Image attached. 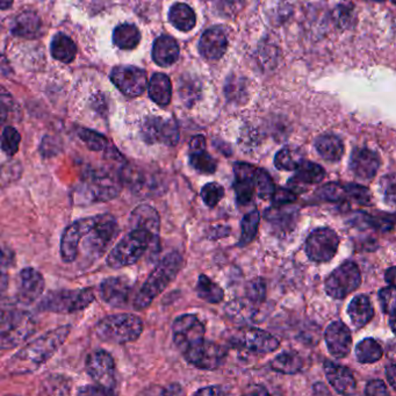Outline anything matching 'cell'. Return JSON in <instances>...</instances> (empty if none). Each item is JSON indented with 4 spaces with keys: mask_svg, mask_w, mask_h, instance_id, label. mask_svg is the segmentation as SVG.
<instances>
[{
    "mask_svg": "<svg viewBox=\"0 0 396 396\" xmlns=\"http://www.w3.org/2000/svg\"><path fill=\"white\" fill-rule=\"evenodd\" d=\"M326 344L331 356L335 358H344L350 354L352 345V335L347 324L336 321L328 326L324 333Z\"/></svg>",
    "mask_w": 396,
    "mask_h": 396,
    "instance_id": "44dd1931",
    "label": "cell"
},
{
    "mask_svg": "<svg viewBox=\"0 0 396 396\" xmlns=\"http://www.w3.org/2000/svg\"><path fill=\"white\" fill-rule=\"evenodd\" d=\"M340 240L330 228H317L306 240V254L314 263H328L336 256Z\"/></svg>",
    "mask_w": 396,
    "mask_h": 396,
    "instance_id": "7c38bea8",
    "label": "cell"
},
{
    "mask_svg": "<svg viewBox=\"0 0 396 396\" xmlns=\"http://www.w3.org/2000/svg\"><path fill=\"white\" fill-rule=\"evenodd\" d=\"M316 195L323 202L356 206L371 205L372 200L369 188L358 184L329 182L318 188Z\"/></svg>",
    "mask_w": 396,
    "mask_h": 396,
    "instance_id": "30bf717a",
    "label": "cell"
},
{
    "mask_svg": "<svg viewBox=\"0 0 396 396\" xmlns=\"http://www.w3.org/2000/svg\"><path fill=\"white\" fill-rule=\"evenodd\" d=\"M142 137L149 144L162 143L166 146H175L178 143L179 130L173 120L151 116L143 123L141 129Z\"/></svg>",
    "mask_w": 396,
    "mask_h": 396,
    "instance_id": "e0dca14e",
    "label": "cell"
},
{
    "mask_svg": "<svg viewBox=\"0 0 396 396\" xmlns=\"http://www.w3.org/2000/svg\"><path fill=\"white\" fill-rule=\"evenodd\" d=\"M170 23L182 32H190L195 26V14L186 4H175L168 13Z\"/></svg>",
    "mask_w": 396,
    "mask_h": 396,
    "instance_id": "d590c367",
    "label": "cell"
},
{
    "mask_svg": "<svg viewBox=\"0 0 396 396\" xmlns=\"http://www.w3.org/2000/svg\"><path fill=\"white\" fill-rule=\"evenodd\" d=\"M50 51L54 58L60 62H73L76 57V44L66 34L58 33L54 37L50 46Z\"/></svg>",
    "mask_w": 396,
    "mask_h": 396,
    "instance_id": "e575fe53",
    "label": "cell"
},
{
    "mask_svg": "<svg viewBox=\"0 0 396 396\" xmlns=\"http://www.w3.org/2000/svg\"><path fill=\"white\" fill-rule=\"evenodd\" d=\"M12 33L23 39H37L42 30V21L34 12H23L14 19Z\"/></svg>",
    "mask_w": 396,
    "mask_h": 396,
    "instance_id": "f1b7e54d",
    "label": "cell"
},
{
    "mask_svg": "<svg viewBox=\"0 0 396 396\" xmlns=\"http://www.w3.org/2000/svg\"><path fill=\"white\" fill-rule=\"evenodd\" d=\"M231 342L236 347L256 354H271L280 345V342L273 335L257 328H247L238 331Z\"/></svg>",
    "mask_w": 396,
    "mask_h": 396,
    "instance_id": "5bb4252c",
    "label": "cell"
},
{
    "mask_svg": "<svg viewBox=\"0 0 396 396\" xmlns=\"http://www.w3.org/2000/svg\"><path fill=\"white\" fill-rule=\"evenodd\" d=\"M123 188L120 173L105 170H89L75 191L77 204L107 202L116 199Z\"/></svg>",
    "mask_w": 396,
    "mask_h": 396,
    "instance_id": "277c9868",
    "label": "cell"
},
{
    "mask_svg": "<svg viewBox=\"0 0 396 396\" xmlns=\"http://www.w3.org/2000/svg\"><path fill=\"white\" fill-rule=\"evenodd\" d=\"M257 168L249 163L238 162L234 166V190L238 205L250 204L256 193Z\"/></svg>",
    "mask_w": 396,
    "mask_h": 396,
    "instance_id": "d6986e66",
    "label": "cell"
},
{
    "mask_svg": "<svg viewBox=\"0 0 396 396\" xmlns=\"http://www.w3.org/2000/svg\"><path fill=\"white\" fill-rule=\"evenodd\" d=\"M129 225L132 228H142L159 236L161 218L154 207L149 205H140L132 211L129 218Z\"/></svg>",
    "mask_w": 396,
    "mask_h": 396,
    "instance_id": "4316f807",
    "label": "cell"
},
{
    "mask_svg": "<svg viewBox=\"0 0 396 396\" xmlns=\"http://www.w3.org/2000/svg\"><path fill=\"white\" fill-rule=\"evenodd\" d=\"M111 80L128 97L141 96L148 86L146 71L136 66H116L111 73Z\"/></svg>",
    "mask_w": 396,
    "mask_h": 396,
    "instance_id": "2e32d148",
    "label": "cell"
},
{
    "mask_svg": "<svg viewBox=\"0 0 396 396\" xmlns=\"http://www.w3.org/2000/svg\"><path fill=\"white\" fill-rule=\"evenodd\" d=\"M16 264V254L12 249L0 245V268H8Z\"/></svg>",
    "mask_w": 396,
    "mask_h": 396,
    "instance_id": "11a10c76",
    "label": "cell"
},
{
    "mask_svg": "<svg viewBox=\"0 0 396 396\" xmlns=\"http://www.w3.org/2000/svg\"><path fill=\"white\" fill-rule=\"evenodd\" d=\"M190 164L202 175H213L218 168V162L206 150V139L197 135L190 142Z\"/></svg>",
    "mask_w": 396,
    "mask_h": 396,
    "instance_id": "cb8c5ba5",
    "label": "cell"
},
{
    "mask_svg": "<svg viewBox=\"0 0 396 396\" xmlns=\"http://www.w3.org/2000/svg\"><path fill=\"white\" fill-rule=\"evenodd\" d=\"M13 4V0H0V10H7Z\"/></svg>",
    "mask_w": 396,
    "mask_h": 396,
    "instance_id": "e7e4bbea",
    "label": "cell"
},
{
    "mask_svg": "<svg viewBox=\"0 0 396 396\" xmlns=\"http://www.w3.org/2000/svg\"><path fill=\"white\" fill-rule=\"evenodd\" d=\"M70 380L66 376H53L47 378L43 385V393L46 394H69Z\"/></svg>",
    "mask_w": 396,
    "mask_h": 396,
    "instance_id": "bcb514c9",
    "label": "cell"
},
{
    "mask_svg": "<svg viewBox=\"0 0 396 396\" xmlns=\"http://www.w3.org/2000/svg\"><path fill=\"white\" fill-rule=\"evenodd\" d=\"M149 96L159 106H168L171 101V80L164 73H155L149 83Z\"/></svg>",
    "mask_w": 396,
    "mask_h": 396,
    "instance_id": "d6a6232c",
    "label": "cell"
},
{
    "mask_svg": "<svg viewBox=\"0 0 396 396\" xmlns=\"http://www.w3.org/2000/svg\"><path fill=\"white\" fill-rule=\"evenodd\" d=\"M199 92H200L199 86L195 84L188 83L180 85V97L185 103H188V105H193L192 103H194V97H198Z\"/></svg>",
    "mask_w": 396,
    "mask_h": 396,
    "instance_id": "db71d44e",
    "label": "cell"
},
{
    "mask_svg": "<svg viewBox=\"0 0 396 396\" xmlns=\"http://www.w3.org/2000/svg\"><path fill=\"white\" fill-rule=\"evenodd\" d=\"M132 293V285L125 277L106 278L99 286V294L106 304L114 308L125 307Z\"/></svg>",
    "mask_w": 396,
    "mask_h": 396,
    "instance_id": "ffe728a7",
    "label": "cell"
},
{
    "mask_svg": "<svg viewBox=\"0 0 396 396\" xmlns=\"http://www.w3.org/2000/svg\"><path fill=\"white\" fill-rule=\"evenodd\" d=\"M365 394L369 396H386L390 395L386 383L383 380H371L365 388Z\"/></svg>",
    "mask_w": 396,
    "mask_h": 396,
    "instance_id": "816d5d0a",
    "label": "cell"
},
{
    "mask_svg": "<svg viewBox=\"0 0 396 396\" xmlns=\"http://www.w3.org/2000/svg\"><path fill=\"white\" fill-rule=\"evenodd\" d=\"M261 221V215L257 209H252L243 216L241 222V238L238 245L243 248L254 241L258 233V225Z\"/></svg>",
    "mask_w": 396,
    "mask_h": 396,
    "instance_id": "60d3db41",
    "label": "cell"
},
{
    "mask_svg": "<svg viewBox=\"0 0 396 396\" xmlns=\"http://www.w3.org/2000/svg\"><path fill=\"white\" fill-rule=\"evenodd\" d=\"M271 369L283 374L299 373L304 367V359L295 352H283L271 360Z\"/></svg>",
    "mask_w": 396,
    "mask_h": 396,
    "instance_id": "8d00e7d4",
    "label": "cell"
},
{
    "mask_svg": "<svg viewBox=\"0 0 396 396\" xmlns=\"http://www.w3.org/2000/svg\"><path fill=\"white\" fill-rule=\"evenodd\" d=\"M202 198L209 209H214L225 197V188L218 182H209L202 188Z\"/></svg>",
    "mask_w": 396,
    "mask_h": 396,
    "instance_id": "f6af8a7d",
    "label": "cell"
},
{
    "mask_svg": "<svg viewBox=\"0 0 396 396\" xmlns=\"http://www.w3.org/2000/svg\"><path fill=\"white\" fill-rule=\"evenodd\" d=\"M119 234L116 218L99 214L80 218L66 227L61 238V258L71 264L78 258L93 263L103 257Z\"/></svg>",
    "mask_w": 396,
    "mask_h": 396,
    "instance_id": "6da1fadb",
    "label": "cell"
},
{
    "mask_svg": "<svg viewBox=\"0 0 396 396\" xmlns=\"http://www.w3.org/2000/svg\"><path fill=\"white\" fill-rule=\"evenodd\" d=\"M206 329L202 321L193 314L177 317L172 324L173 342L182 354L205 340Z\"/></svg>",
    "mask_w": 396,
    "mask_h": 396,
    "instance_id": "8fae6325",
    "label": "cell"
},
{
    "mask_svg": "<svg viewBox=\"0 0 396 396\" xmlns=\"http://www.w3.org/2000/svg\"><path fill=\"white\" fill-rule=\"evenodd\" d=\"M304 161V154L299 148L285 147L274 157V166L280 171H295Z\"/></svg>",
    "mask_w": 396,
    "mask_h": 396,
    "instance_id": "f35d334b",
    "label": "cell"
},
{
    "mask_svg": "<svg viewBox=\"0 0 396 396\" xmlns=\"http://www.w3.org/2000/svg\"><path fill=\"white\" fill-rule=\"evenodd\" d=\"M314 390H315V393L316 394H329V390H326V386L324 385H321V383H317L314 386Z\"/></svg>",
    "mask_w": 396,
    "mask_h": 396,
    "instance_id": "03108f58",
    "label": "cell"
},
{
    "mask_svg": "<svg viewBox=\"0 0 396 396\" xmlns=\"http://www.w3.org/2000/svg\"><path fill=\"white\" fill-rule=\"evenodd\" d=\"M144 324L134 314H116L104 317L97 323L96 335L105 343L127 344L135 342L142 335Z\"/></svg>",
    "mask_w": 396,
    "mask_h": 396,
    "instance_id": "52a82bcc",
    "label": "cell"
},
{
    "mask_svg": "<svg viewBox=\"0 0 396 396\" xmlns=\"http://www.w3.org/2000/svg\"><path fill=\"white\" fill-rule=\"evenodd\" d=\"M188 363L200 370L213 371L221 366L227 357V350L211 340H202L182 354Z\"/></svg>",
    "mask_w": 396,
    "mask_h": 396,
    "instance_id": "9a60e30c",
    "label": "cell"
},
{
    "mask_svg": "<svg viewBox=\"0 0 396 396\" xmlns=\"http://www.w3.org/2000/svg\"><path fill=\"white\" fill-rule=\"evenodd\" d=\"M78 136L84 144L92 151H103L109 147V141L105 136L91 129L80 128L78 130Z\"/></svg>",
    "mask_w": 396,
    "mask_h": 396,
    "instance_id": "7bdbcfd3",
    "label": "cell"
},
{
    "mask_svg": "<svg viewBox=\"0 0 396 396\" xmlns=\"http://www.w3.org/2000/svg\"><path fill=\"white\" fill-rule=\"evenodd\" d=\"M46 288L42 273L33 268H25L18 277L17 299L20 304H32L37 302Z\"/></svg>",
    "mask_w": 396,
    "mask_h": 396,
    "instance_id": "ac0fdd59",
    "label": "cell"
},
{
    "mask_svg": "<svg viewBox=\"0 0 396 396\" xmlns=\"http://www.w3.org/2000/svg\"><path fill=\"white\" fill-rule=\"evenodd\" d=\"M360 284L361 273L359 266L354 261H347L328 276L324 283V290L329 297L340 300L357 291Z\"/></svg>",
    "mask_w": 396,
    "mask_h": 396,
    "instance_id": "9c48e42d",
    "label": "cell"
},
{
    "mask_svg": "<svg viewBox=\"0 0 396 396\" xmlns=\"http://www.w3.org/2000/svg\"><path fill=\"white\" fill-rule=\"evenodd\" d=\"M379 300L383 307V311L386 314L395 311V287L381 288L379 292Z\"/></svg>",
    "mask_w": 396,
    "mask_h": 396,
    "instance_id": "c3c4849f",
    "label": "cell"
},
{
    "mask_svg": "<svg viewBox=\"0 0 396 396\" xmlns=\"http://www.w3.org/2000/svg\"><path fill=\"white\" fill-rule=\"evenodd\" d=\"M159 236H156L146 229L132 228V230L109 251L106 258V264L114 270L136 264L149 248L159 243Z\"/></svg>",
    "mask_w": 396,
    "mask_h": 396,
    "instance_id": "8992f818",
    "label": "cell"
},
{
    "mask_svg": "<svg viewBox=\"0 0 396 396\" xmlns=\"http://www.w3.org/2000/svg\"><path fill=\"white\" fill-rule=\"evenodd\" d=\"M78 395H114V390H107L105 387L99 386V385H87V386H82L80 390H77Z\"/></svg>",
    "mask_w": 396,
    "mask_h": 396,
    "instance_id": "f5cc1de1",
    "label": "cell"
},
{
    "mask_svg": "<svg viewBox=\"0 0 396 396\" xmlns=\"http://www.w3.org/2000/svg\"><path fill=\"white\" fill-rule=\"evenodd\" d=\"M381 186V192H383L385 200L387 204L390 206H394L395 204V175H390L383 177L380 182Z\"/></svg>",
    "mask_w": 396,
    "mask_h": 396,
    "instance_id": "f907efd6",
    "label": "cell"
},
{
    "mask_svg": "<svg viewBox=\"0 0 396 396\" xmlns=\"http://www.w3.org/2000/svg\"><path fill=\"white\" fill-rule=\"evenodd\" d=\"M7 112H8V106L0 104V132H1V128H3L5 123H6Z\"/></svg>",
    "mask_w": 396,
    "mask_h": 396,
    "instance_id": "6125c7cd",
    "label": "cell"
},
{
    "mask_svg": "<svg viewBox=\"0 0 396 396\" xmlns=\"http://www.w3.org/2000/svg\"><path fill=\"white\" fill-rule=\"evenodd\" d=\"M386 376L387 380H388V383H390V387L395 390V379H396V367L393 363L388 365L386 369Z\"/></svg>",
    "mask_w": 396,
    "mask_h": 396,
    "instance_id": "680465c9",
    "label": "cell"
},
{
    "mask_svg": "<svg viewBox=\"0 0 396 396\" xmlns=\"http://www.w3.org/2000/svg\"><path fill=\"white\" fill-rule=\"evenodd\" d=\"M273 179L271 175L264 168H257V175H256V192L259 198L263 200H271L276 191Z\"/></svg>",
    "mask_w": 396,
    "mask_h": 396,
    "instance_id": "b9f144b4",
    "label": "cell"
},
{
    "mask_svg": "<svg viewBox=\"0 0 396 396\" xmlns=\"http://www.w3.org/2000/svg\"><path fill=\"white\" fill-rule=\"evenodd\" d=\"M182 268V254L173 251L166 254L155 270L150 273L139 293L136 294L132 306L136 311H143L152 304L156 297L166 291L168 285L175 280Z\"/></svg>",
    "mask_w": 396,
    "mask_h": 396,
    "instance_id": "3957f363",
    "label": "cell"
},
{
    "mask_svg": "<svg viewBox=\"0 0 396 396\" xmlns=\"http://www.w3.org/2000/svg\"><path fill=\"white\" fill-rule=\"evenodd\" d=\"M395 266H390L385 273V280L390 286L395 287Z\"/></svg>",
    "mask_w": 396,
    "mask_h": 396,
    "instance_id": "94428289",
    "label": "cell"
},
{
    "mask_svg": "<svg viewBox=\"0 0 396 396\" xmlns=\"http://www.w3.org/2000/svg\"><path fill=\"white\" fill-rule=\"evenodd\" d=\"M228 48V37L225 30L220 27H214L202 34L199 42V51L206 60H220Z\"/></svg>",
    "mask_w": 396,
    "mask_h": 396,
    "instance_id": "603a6c76",
    "label": "cell"
},
{
    "mask_svg": "<svg viewBox=\"0 0 396 396\" xmlns=\"http://www.w3.org/2000/svg\"><path fill=\"white\" fill-rule=\"evenodd\" d=\"M295 175L290 179L288 185L291 186V190L302 187V186L314 185L318 184L326 178V170L316 163L309 162V161H302L300 166L295 168Z\"/></svg>",
    "mask_w": 396,
    "mask_h": 396,
    "instance_id": "484cf974",
    "label": "cell"
},
{
    "mask_svg": "<svg viewBox=\"0 0 396 396\" xmlns=\"http://www.w3.org/2000/svg\"><path fill=\"white\" fill-rule=\"evenodd\" d=\"M383 356V349L374 338H365L357 344V360L361 364H373L379 361Z\"/></svg>",
    "mask_w": 396,
    "mask_h": 396,
    "instance_id": "ab89813d",
    "label": "cell"
},
{
    "mask_svg": "<svg viewBox=\"0 0 396 396\" xmlns=\"http://www.w3.org/2000/svg\"><path fill=\"white\" fill-rule=\"evenodd\" d=\"M8 288V276L0 268V297Z\"/></svg>",
    "mask_w": 396,
    "mask_h": 396,
    "instance_id": "91938a15",
    "label": "cell"
},
{
    "mask_svg": "<svg viewBox=\"0 0 396 396\" xmlns=\"http://www.w3.org/2000/svg\"><path fill=\"white\" fill-rule=\"evenodd\" d=\"M141 33L137 27L130 23H123L113 32V42L120 49L130 50L139 46Z\"/></svg>",
    "mask_w": 396,
    "mask_h": 396,
    "instance_id": "836d02e7",
    "label": "cell"
},
{
    "mask_svg": "<svg viewBox=\"0 0 396 396\" xmlns=\"http://www.w3.org/2000/svg\"><path fill=\"white\" fill-rule=\"evenodd\" d=\"M37 329V320L30 311L12 304H0V350H10L28 340Z\"/></svg>",
    "mask_w": 396,
    "mask_h": 396,
    "instance_id": "5b68a950",
    "label": "cell"
},
{
    "mask_svg": "<svg viewBox=\"0 0 396 396\" xmlns=\"http://www.w3.org/2000/svg\"><path fill=\"white\" fill-rule=\"evenodd\" d=\"M225 393H227V392L223 390V387L211 386L199 390L195 394H197V395H223V394Z\"/></svg>",
    "mask_w": 396,
    "mask_h": 396,
    "instance_id": "6f0895ef",
    "label": "cell"
},
{
    "mask_svg": "<svg viewBox=\"0 0 396 396\" xmlns=\"http://www.w3.org/2000/svg\"><path fill=\"white\" fill-rule=\"evenodd\" d=\"M390 324L392 328V331L395 333V311H390Z\"/></svg>",
    "mask_w": 396,
    "mask_h": 396,
    "instance_id": "003e7915",
    "label": "cell"
},
{
    "mask_svg": "<svg viewBox=\"0 0 396 396\" xmlns=\"http://www.w3.org/2000/svg\"><path fill=\"white\" fill-rule=\"evenodd\" d=\"M85 369L97 385L107 390H116V363L109 352L101 349L92 351L86 358Z\"/></svg>",
    "mask_w": 396,
    "mask_h": 396,
    "instance_id": "4fadbf2b",
    "label": "cell"
},
{
    "mask_svg": "<svg viewBox=\"0 0 396 396\" xmlns=\"http://www.w3.org/2000/svg\"><path fill=\"white\" fill-rule=\"evenodd\" d=\"M265 216L274 229L286 233L295 227L297 211L288 205L273 206L265 213Z\"/></svg>",
    "mask_w": 396,
    "mask_h": 396,
    "instance_id": "4dcf8cb0",
    "label": "cell"
},
{
    "mask_svg": "<svg viewBox=\"0 0 396 396\" xmlns=\"http://www.w3.org/2000/svg\"><path fill=\"white\" fill-rule=\"evenodd\" d=\"M197 293L202 300L211 304H220L225 297L223 290L206 274L199 276L198 283H197Z\"/></svg>",
    "mask_w": 396,
    "mask_h": 396,
    "instance_id": "74e56055",
    "label": "cell"
},
{
    "mask_svg": "<svg viewBox=\"0 0 396 396\" xmlns=\"http://www.w3.org/2000/svg\"><path fill=\"white\" fill-rule=\"evenodd\" d=\"M178 43L168 35L159 37L152 47V58L159 66H170L179 58Z\"/></svg>",
    "mask_w": 396,
    "mask_h": 396,
    "instance_id": "83f0119b",
    "label": "cell"
},
{
    "mask_svg": "<svg viewBox=\"0 0 396 396\" xmlns=\"http://www.w3.org/2000/svg\"><path fill=\"white\" fill-rule=\"evenodd\" d=\"M381 166L380 156L373 150L367 148H357L352 151L350 159V170L357 178L371 180L376 177Z\"/></svg>",
    "mask_w": 396,
    "mask_h": 396,
    "instance_id": "7402d4cb",
    "label": "cell"
},
{
    "mask_svg": "<svg viewBox=\"0 0 396 396\" xmlns=\"http://www.w3.org/2000/svg\"><path fill=\"white\" fill-rule=\"evenodd\" d=\"M347 314L356 328H363L370 323L374 317L373 304L367 295H357L352 299Z\"/></svg>",
    "mask_w": 396,
    "mask_h": 396,
    "instance_id": "f546056e",
    "label": "cell"
},
{
    "mask_svg": "<svg viewBox=\"0 0 396 396\" xmlns=\"http://www.w3.org/2000/svg\"><path fill=\"white\" fill-rule=\"evenodd\" d=\"M96 299L92 288L58 290L49 292L40 301L37 308L41 311L55 314H73L85 311Z\"/></svg>",
    "mask_w": 396,
    "mask_h": 396,
    "instance_id": "ba28073f",
    "label": "cell"
},
{
    "mask_svg": "<svg viewBox=\"0 0 396 396\" xmlns=\"http://www.w3.org/2000/svg\"><path fill=\"white\" fill-rule=\"evenodd\" d=\"M318 155L328 162L336 163L340 161L344 155V143L338 136L327 134L317 137L315 141Z\"/></svg>",
    "mask_w": 396,
    "mask_h": 396,
    "instance_id": "1f68e13d",
    "label": "cell"
},
{
    "mask_svg": "<svg viewBox=\"0 0 396 396\" xmlns=\"http://www.w3.org/2000/svg\"><path fill=\"white\" fill-rule=\"evenodd\" d=\"M71 330V326H62L32 340L11 357L7 363V371L13 376H23L39 370L64 345Z\"/></svg>",
    "mask_w": 396,
    "mask_h": 396,
    "instance_id": "7a4b0ae2",
    "label": "cell"
},
{
    "mask_svg": "<svg viewBox=\"0 0 396 396\" xmlns=\"http://www.w3.org/2000/svg\"><path fill=\"white\" fill-rule=\"evenodd\" d=\"M266 297V285L261 278L254 279L247 286V299L252 304H261Z\"/></svg>",
    "mask_w": 396,
    "mask_h": 396,
    "instance_id": "7dc6e473",
    "label": "cell"
},
{
    "mask_svg": "<svg viewBox=\"0 0 396 396\" xmlns=\"http://www.w3.org/2000/svg\"><path fill=\"white\" fill-rule=\"evenodd\" d=\"M182 390H180V387L178 386H170L166 387V390H163L162 394H168V395H173V394H180Z\"/></svg>",
    "mask_w": 396,
    "mask_h": 396,
    "instance_id": "be15d7a7",
    "label": "cell"
},
{
    "mask_svg": "<svg viewBox=\"0 0 396 396\" xmlns=\"http://www.w3.org/2000/svg\"><path fill=\"white\" fill-rule=\"evenodd\" d=\"M297 193L291 188L279 187L276 188L271 200L273 202V206H284L297 202Z\"/></svg>",
    "mask_w": 396,
    "mask_h": 396,
    "instance_id": "681fc988",
    "label": "cell"
},
{
    "mask_svg": "<svg viewBox=\"0 0 396 396\" xmlns=\"http://www.w3.org/2000/svg\"><path fill=\"white\" fill-rule=\"evenodd\" d=\"M41 154H42L44 157H53V156H56L58 154V144H57L56 140H51L50 137H47L42 142V146H41Z\"/></svg>",
    "mask_w": 396,
    "mask_h": 396,
    "instance_id": "9f6ffc18",
    "label": "cell"
},
{
    "mask_svg": "<svg viewBox=\"0 0 396 396\" xmlns=\"http://www.w3.org/2000/svg\"><path fill=\"white\" fill-rule=\"evenodd\" d=\"M21 136L14 127H5L1 132V150L7 156L16 155L20 148Z\"/></svg>",
    "mask_w": 396,
    "mask_h": 396,
    "instance_id": "ee69618b",
    "label": "cell"
},
{
    "mask_svg": "<svg viewBox=\"0 0 396 396\" xmlns=\"http://www.w3.org/2000/svg\"><path fill=\"white\" fill-rule=\"evenodd\" d=\"M324 373L338 394H350L356 390V379L349 369L333 361L324 363Z\"/></svg>",
    "mask_w": 396,
    "mask_h": 396,
    "instance_id": "d4e9b609",
    "label": "cell"
}]
</instances>
